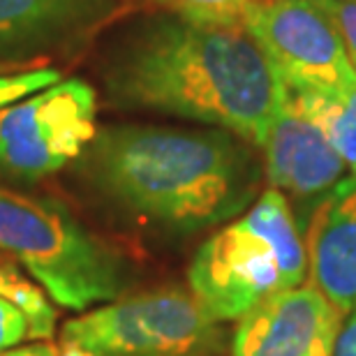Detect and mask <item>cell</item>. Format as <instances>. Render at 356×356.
Wrapping results in <instances>:
<instances>
[{
	"instance_id": "9",
	"label": "cell",
	"mask_w": 356,
	"mask_h": 356,
	"mask_svg": "<svg viewBox=\"0 0 356 356\" xmlns=\"http://www.w3.org/2000/svg\"><path fill=\"white\" fill-rule=\"evenodd\" d=\"M264 165L270 188L294 199H324L352 181L345 160L326 134L287 97L264 144Z\"/></svg>"
},
{
	"instance_id": "1",
	"label": "cell",
	"mask_w": 356,
	"mask_h": 356,
	"mask_svg": "<svg viewBox=\"0 0 356 356\" xmlns=\"http://www.w3.org/2000/svg\"><path fill=\"white\" fill-rule=\"evenodd\" d=\"M120 106L197 120L261 146L289 97L245 26L160 17L132 28L104 63Z\"/></svg>"
},
{
	"instance_id": "17",
	"label": "cell",
	"mask_w": 356,
	"mask_h": 356,
	"mask_svg": "<svg viewBox=\"0 0 356 356\" xmlns=\"http://www.w3.org/2000/svg\"><path fill=\"white\" fill-rule=\"evenodd\" d=\"M26 338H33L31 319L17 303L0 296V352L24 343Z\"/></svg>"
},
{
	"instance_id": "6",
	"label": "cell",
	"mask_w": 356,
	"mask_h": 356,
	"mask_svg": "<svg viewBox=\"0 0 356 356\" xmlns=\"http://www.w3.org/2000/svg\"><path fill=\"white\" fill-rule=\"evenodd\" d=\"M97 95L86 81H58L0 109V169L42 178L79 158L97 134Z\"/></svg>"
},
{
	"instance_id": "19",
	"label": "cell",
	"mask_w": 356,
	"mask_h": 356,
	"mask_svg": "<svg viewBox=\"0 0 356 356\" xmlns=\"http://www.w3.org/2000/svg\"><path fill=\"white\" fill-rule=\"evenodd\" d=\"M0 356H65V352L54 345H33V347H21V350L0 352Z\"/></svg>"
},
{
	"instance_id": "7",
	"label": "cell",
	"mask_w": 356,
	"mask_h": 356,
	"mask_svg": "<svg viewBox=\"0 0 356 356\" xmlns=\"http://www.w3.org/2000/svg\"><path fill=\"white\" fill-rule=\"evenodd\" d=\"M289 92H336L356 79L347 49L315 0H266L245 19Z\"/></svg>"
},
{
	"instance_id": "2",
	"label": "cell",
	"mask_w": 356,
	"mask_h": 356,
	"mask_svg": "<svg viewBox=\"0 0 356 356\" xmlns=\"http://www.w3.org/2000/svg\"><path fill=\"white\" fill-rule=\"evenodd\" d=\"M86 169L123 209L181 232L234 218L257 188L252 155L225 130L104 127L90 141Z\"/></svg>"
},
{
	"instance_id": "11",
	"label": "cell",
	"mask_w": 356,
	"mask_h": 356,
	"mask_svg": "<svg viewBox=\"0 0 356 356\" xmlns=\"http://www.w3.org/2000/svg\"><path fill=\"white\" fill-rule=\"evenodd\" d=\"M310 282L340 315L356 310V181L317 202L308 236Z\"/></svg>"
},
{
	"instance_id": "16",
	"label": "cell",
	"mask_w": 356,
	"mask_h": 356,
	"mask_svg": "<svg viewBox=\"0 0 356 356\" xmlns=\"http://www.w3.org/2000/svg\"><path fill=\"white\" fill-rule=\"evenodd\" d=\"M315 3L329 14L347 49L352 67L356 70V0H315Z\"/></svg>"
},
{
	"instance_id": "10",
	"label": "cell",
	"mask_w": 356,
	"mask_h": 356,
	"mask_svg": "<svg viewBox=\"0 0 356 356\" xmlns=\"http://www.w3.org/2000/svg\"><path fill=\"white\" fill-rule=\"evenodd\" d=\"M116 10V0H0V58L72 49Z\"/></svg>"
},
{
	"instance_id": "13",
	"label": "cell",
	"mask_w": 356,
	"mask_h": 356,
	"mask_svg": "<svg viewBox=\"0 0 356 356\" xmlns=\"http://www.w3.org/2000/svg\"><path fill=\"white\" fill-rule=\"evenodd\" d=\"M0 296L17 303L31 319L33 338H51L56 329V308L49 303L44 291L24 280L14 268L0 266Z\"/></svg>"
},
{
	"instance_id": "14",
	"label": "cell",
	"mask_w": 356,
	"mask_h": 356,
	"mask_svg": "<svg viewBox=\"0 0 356 356\" xmlns=\"http://www.w3.org/2000/svg\"><path fill=\"white\" fill-rule=\"evenodd\" d=\"M178 17L202 21V24L245 26L254 7L266 0H165Z\"/></svg>"
},
{
	"instance_id": "8",
	"label": "cell",
	"mask_w": 356,
	"mask_h": 356,
	"mask_svg": "<svg viewBox=\"0 0 356 356\" xmlns=\"http://www.w3.org/2000/svg\"><path fill=\"white\" fill-rule=\"evenodd\" d=\"M343 315L312 287L268 296L238 319L232 356H333Z\"/></svg>"
},
{
	"instance_id": "3",
	"label": "cell",
	"mask_w": 356,
	"mask_h": 356,
	"mask_svg": "<svg viewBox=\"0 0 356 356\" xmlns=\"http://www.w3.org/2000/svg\"><path fill=\"white\" fill-rule=\"evenodd\" d=\"M308 252L287 195L268 188L252 209L199 248L190 291L218 322L248 315L268 296L301 287Z\"/></svg>"
},
{
	"instance_id": "5",
	"label": "cell",
	"mask_w": 356,
	"mask_h": 356,
	"mask_svg": "<svg viewBox=\"0 0 356 356\" xmlns=\"http://www.w3.org/2000/svg\"><path fill=\"white\" fill-rule=\"evenodd\" d=\"M218 345V319L176 287L120 298L63 326V347L83 356H206Z\"/></svg>"
},
{
	"instance_id": "15",
	"label": "cell",
	"mask_w": 356,
	"mask_h": 356,
	"mask_svg": "<svg viewBox=\"0 0 356 356\" xmlns=\"http://www.w3.org/2000/svg\"><path fill=\"white\" fill-rule=\"evenodd\" d=\"M60 81V72L54 67H35L24 72L0 74V109L12 102H19L33 92H40Z\"/></svg>"
},
{
	"instance_id": "12",
	"label": "cell",
	"mask_w": 356,
	"mask_h": 356,
	"mask_svg": "<svg viewBox=\"0 0 356 356\" xmlns=\"http://www.w3.org/2000/svg\"><path fill=\"white\" fill-rule=\"evenodd\" d=\"M291 97L326 134L356 181V79L336 92H291Z\"/></svg>"
},
{
	"instance_id": "18",
	"label": "cell",
	"mask_w": 356,
	"mask_h": 356,
	"mask_svg": "<svg viewBox=\"0 0 356 356\" xmlns=\"http://www.w3.org/2000/svg\"><path fill=\"white\" fill-rule=\"evenodd\" d=\"M333 356H356V310L350 312L347 319H343Z\"/></svg>"
},
{
	"instance_id": "4",
	"label": "cell",
	"mask_w": 356,
	"mask_h": 356,
	"mask_svg": "<svg viewBox=\"0 0 356 356\" xmlns=\"http://www.w3.org/2000/svg\"><path fill=\"white\" fill-rule=\"evenodd\" d=\"M0 250L28 268L49 298L70 310L111 301L125 287L123 261L49 199L0 185Z\"/></svg>"
}]
</instances>
